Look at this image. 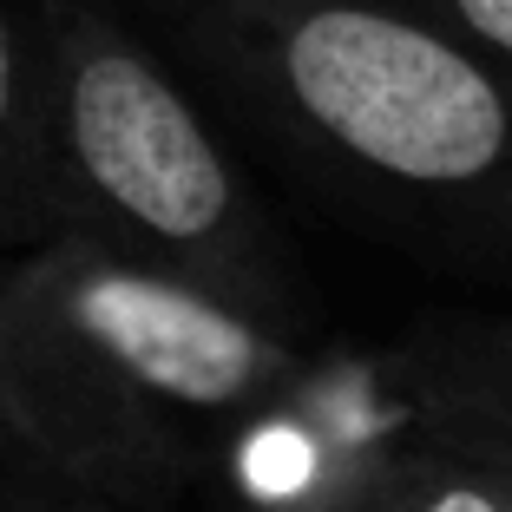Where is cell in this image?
Segmentation results:
<instances>
[{"instance_id": "6da1fadb", "label": "cell", "mask_w": 512, "mask_h": 512, "mask_svg": "<svg viewBox=\"0 0 512 512\" xmlns=\"http://www.w3.org/2000/svg\"><path fill=\"white\" fill-rule=\"evenodd\" d=\"M302 381L289 329L92 230L0 270V427L106 499H158Z\"/></svg>"}, {"instance_id": "7a4b0ae2", "label": "cell", "mask_w": 512, "mask_h": 512, "mask_svg": "<svg viewBox=\"0 0 512 512\" xmlns=\"http://www.w3.org/2000/svg\"><path fill=\"white\" fill-rule=\"evenodd\" d=\"M197 53L381 224L512 276V66L401 0H204Z\"/></svg>"}, {"instance_id": "3957f363", "label": "cell", "mask_w": 512, "mask_h": 512, "mask_svg": "<svg viewBox=\"0 0 512 512\" xmlns=\"http://www.w3.org/2000/svg\"><path fill=\"white\" fill-rule=\"evenodd\" d=\"M46 125L66 230L191 276L289 329L296 283L237 158L112 0H40Z\"/></svg>"}, {"instance_id": "277c9868", "label": "cell", "mask_w": 512, "mask_h": 512, "mask_svg": "<svg viewBox=\"0 0 512 512\" xmlns=\"http://www.w3.org/2000/svg\"><path fill=\"white\" fill-rule=\"evenodd\" d=\"M270 512H512V467L394 414L381 440L335 447L276 486Z\"/></svg>"}, {"instance_id": "5b68a950", "label": "cell", "mask_w": 512, "mask_h": 512, "mask_svg": "<svg viewBox=\"0 0 512 512\" xmlns=\"http://www.w3.org/2000/svg\"><path fill=\"white\" fill-rule=\"evenodd\" d=\"M401 421L434 440L512 453V316L434 322L394 355Z\"/></svg>"}, {"instance_id": "8992f818", "label": "cell", "mask_w": 512, "mask_h": 512, "mask_svg": "<svg viewBox=\"0 0 512 512\" xmlns=\"http://www.w3.org/2000/svg\"><path fill=\"white\" fill-rule=\"evenodd\" d=\"M60 171L46 125V33L40 0H0V243L33 250L60 237Z\"/></svg>"}, {"instance_id": "52a82bcc", "label": "cell", "mask_w": 512, "mask_h": 512, "mask_svg": "<svg viewBox=\"0 0 512 512\" xmlns=\"http://www.w3.org/2000/svg\"><path fill=\"white\" fill-rule=\"evenodd\" d=\"M421 20H434L440 33L480 46L486 60L512 66V0H401Z\"/></svg>"}, {"instance_id": "ba28073f", "label": "cell", "mask_w": 512, "mask_h": 512, "mask_svg": "<svg viewBox=\"0 0 512 512\" xmlns=\"http://www.w3.org/2000/svg\"><path fill=\"white\" fill-rule=\"evenodd\" d=\"M151 7H178V14H191V7H204V0H151Z\"/></svg>"}, {"instance_id": "9c48e42d", "label": "cell", "mask_w": 512, "mask_h": 512, "mask_svg": "<svg viewBox=\"0 0 512 512\" xmlns=\"http://www.w3.org/2000/svg\"><path fill=\"white\" fill-rule=\"evenodd\" d=\"M453 447H460V440H453ZM473 453H480V447H473ZM493 460H499V467H512V453H493Z\"/></svg>"}]
</instances>
